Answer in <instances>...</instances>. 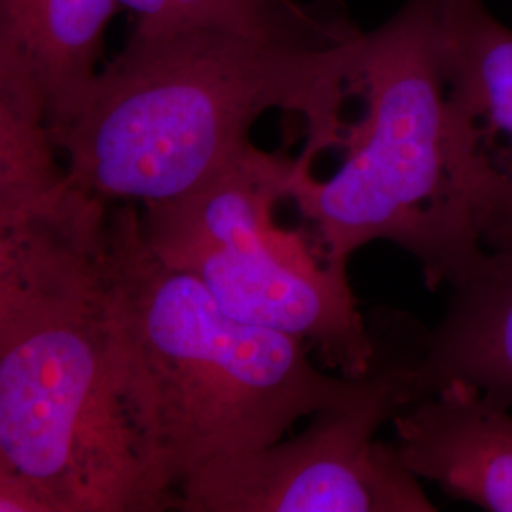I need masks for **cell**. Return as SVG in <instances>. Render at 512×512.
<instances>
[{
  "label": "cell",
  "instance_id": "cell-1",
  "mask_svg": "<svg viewBox=\"0 0 512 512\" xmlns=\"http://www.w3.org/2000/svg\"><path fill=\"white\" fill-rule=\"evenodd\" d=\"M361 35L346 16L270 37L131 33L82 109L52 135L55 148L71 183L105 202H169L232 164L256 120L281 109L302 116L300 158L313 167L342 124Z\"/></svg>",
  "mask_w": 512,
  "mask_h": 512
},
{
  "label": "cell",
  "instance_id": "cell-2",
  "mask_svg": "<svg viewBox=\"0 0 512 512\" xmlns=\"http://www.w3.org/2000/svg\"><path fill=\"white\" fill-rule=\"evenodd\" d=\"M103 287L116 399L171 509L190 476L285 439L363 382L315 368L291 334L228 315L196 277L150 251L137 203L109 207Z\"/></svg>",
  "mask_w": 512,
  "mask_h": 512
},
{
  "label": "cell",
  "instance_id": "cell-3",
  "mask_svg": "<svg viewBox=\"0 0 512 512\" xmlns=\"http://www.w3.org/2000/svg\"><path fill=\"white\" fill-rule=\"evenodd\" d=\"M109 207L71 183L0 228V467L42 482L59 512L165 511L110 374Z\"/></svg>",
  "mask_w": 512,
  "mask_h": 512
},
{
  "label": "cell",
  "instance_id": "cell-4",
  "mask_svg": "<svg viewBox=\"0 0 512 512\" xmlns=\"http://www.w3.org/2000/svg\"><path fill=\"white\" fill-rule=\"evenodd\" d=\"M321 179L296 158L289 200L329 262L391 241L420 262L429 289L448 287L486 247L448 93L439 0H406L363 33L342 124Z\"/></svg>",
  "mask_w": 512,
  "mask_h": 512
},
{
  "label": "cell",
  "instance_id": "cell-5",
  "mask_svg": "<svg viewBox=\"0 0 512 512\" xmlns=\"http://www.w3.org/2000/svg\"><path fill=\"white\" fill-rule=\"evenodd\" d=\"M296 160L253 143L211 181L169 202L145 203L141 234L169 268L196 277L239 321L291 334L342 374L365 376L376 342L351 291L348 266L329 262L308 232L275 224Z\"/></svg>",
  "mask_w": 512,
  "mask_h": 512
},
{
  "label": "cell",
  "instance_id": "cell-6",
  "mask_svg": "<svg viewBox=\"0 0 512 512\" xmlns=\"http://www.w3.org/2000/svg\"><path fill=\"white\" fill-rule=\"evenodd\" d=\"M374 363L361 387L323 406L306 429L222 459L177 490L184 512H433L420 478L378 429L404 408L403 357L393 334L374 330Z\"/></svg>",
  "mask_w": 512,
  "mask_h": 512
},
{
  "label": "cell",
  "instance_id": "cell-7",
  "mask_svg": "<svg viewBox=\"0 0 512 512\" xmlns=\"http://www.w3.org/2000/svg\"><path fill=\"white\" fill-rule=\"evenodd\" d=\"M450 103L484 247L512 239V29L482 0H439Z\"/></svg>",
  "mask_w": 512,
  "mask_h": 512
},
{
  "label": "cell",
  "instance_id": "cell-8",
  "mask_svg": "<svg viewBox=\"0 0 512 512\" xmlns=\"http://www.w3.org/2000/svg\"><path fill=\"white\" fill-rule=\"evenodd\" d=\"M448 289L439 325L404 348V406L461 385L512 410V239L486 247Z\"/></svg>",
  "mask_w": 512,
  "mask_h": 512
},
{
  "label": "cell",
  "instance_id": "cell-9",
  "mask_svg": "<svg viewBox=\"0 0 512 512\" xmlns=\"http://www.w3.org/2000/svg\"><path fill=\"white\" fill-rule=\"evenodd\" d=\"M397 454L444 494L484 511L512 512V412L450 385L393 418Z\"/></svg>",
  "mask_w": 512,
  "mask_h": 512
},
{
  "label": "cell",
  "instance_id": "cell-10",
  "mask_svg": "<svg viewBox=\"0 0 512 512\" xmlns=\"http://www.w3.org/2000/svg\"><path fill=\"white\" fill-rule=\"evenodd\" d=\"M46 99L31 57L0 35V228L35 217L69 188L57 164Z\"/></svg>",
  "mask_w": 512,
  "mask_h": 512
},
{
  "label": "cell",
  "instance_id": "cell-11",
  "mask_svg": "<svg viewBox=\"0 0 512 512\" xmlns=\"http://www.w3.org/2000/svg\"><path fill=\"white\" fill-rule=\"evenodd\" d=\"M118 6V0H33L19 16H0V33L16 38L33 61L52 135L73 120L92 90Z\"/></svg>",
  "mask_w": 512,
  "mask_h": 512
},
{
  "label": "cell",
  "instance_id": "cell-12",
  "mask_svg": "<svg viewBox=\"0 0 512 512\" xmlns=\"http://www.w3.org/2000/svg\"><path fill=\"white\" fill-rule=\"evenodd\" d=\"M135 16V35L156 37L192 29L243 35H291L313 31L342 14L315 16L291 0H118Z\"/></svg>",
  "mask_w": 512,
  "mask_h": 512
},
{
  "label": "cell",
  "instance_id": "cell-13",
  "mask_svg": "<svg viewBox=\"0 0 512 512\" xmlns=\"http://www.w3.org/2000/svg\"><path fill=\"white\" fill-rule=\"evenodd\" d=\"M0 511L59 512V507L42 482L0 467Z\"/></svg>",
  "mask_w": 512,
  "mask_h": 512
},
{
  "label": "cell",
  "instance_id": "cell-14",
  "mask_svg": "<svg viewBox=\"0 0 512 512\" xmlns=\"http://www.w3.org/2000/svg\"><path fill=\"white\" fill-rule=\"evenodd\" d=\"M31 2L33 0H0V16H6V18L19 16L31 6Z\"/></svg>",
  "mask_w": 512,
  "mask_h": 512
}]
</instances>
